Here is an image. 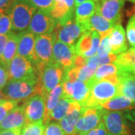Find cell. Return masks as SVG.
<instances>
[{
  "label": "cell",
  "instance_id": "484cf974",
  "mask_svg": "<svg viewBox=\"0 0 135 135\" xmlns=\"http://www.w3.org/2000/svg\"><path fill=\"white\" fill-rule=\"evenodd\" d=\"M62 93L63 86L62 82L45 97V118L44 120V123L45 126L51 112L58 104L59 101L62 96Z\"/></svg>",
  "mask_w": 135,
  "mask_h": 135
},
{
  "label": "cell",
  "instance_id": "f35d334b",
  "mask_svg": "<svg viewBox=\"0 0 135 135\" xmlns=\"http://www.w3.org/2000/svg\"><path fill=\"white\" fill-rule=\"evenodd\" d=\"M9 77L7 66L0 62V89H3L8 83Z\"/></svg>",
  "mask_w": 135,
  "mask_h": 135
},
{
  "label": "cell",
  "instance_id": "7c38bea8",
  "mask_svg": "<svg viewBox=\"0 0 135 135\" xmlns=\"http://www.w3.org/2000/svg\"><path fill=\"white\" fill-rule=\"evenodd\" d=\"M26 122H44L45 118V98L41 95H33L23 104Z\"/></svg>",
  "mask_w": 135,
  "mask_h": 135
},
{
  "label": "cell",
  "instance_id": "b9f144b4",
  "mask_svg": "<svg viewBox=\"0 0 135 135\" xmlns=\"http://www.w3.org/2000/svg\"><path fill=\"white\" fill-rule=\"evenodd\" d=\"M14 1L15 0H0V11H2L6 14V11L12 5Z\"/></svg>",
  "mask_w": 135,
  "mask_h": 135
},
{
  "label": "cell",
  "instance_id": "e575fe53",
  "mask_svg": "<svg viewBox=\"0 0 135 135\" xmlns=\"http://www.w3.org/2000/svg\"><path fill=\"white\" fill-rule=\"evenodd\" d=\"M116 58H117V56L113 53H110V55H108L105 57H99L97 55H95L90 58L87 59V62L95 63L98 66H100L103 65L114 63L116 62Z\"/></svg>",
  "mask_w": 135,
  "mask_h": 135
},
{
  "label": "cell",
  "instance_id": "9a60e30c",
  "mask_svg": "<svg viewBox=\"0 0 135 135\" xmlns=\"http://www.w3.org/2000/svg\"><path fill=\"white\" fill-rule=\"evenodd\" d=\"M77 55L74 47H71L56 39L53 48V62L62 65L65 70L72 66L74 56Z\"/></svg>",
  "mask_w": 135,
  "mask_h": 135
},
{
  "label": "cell",
  "instance_id": "d6a6232c",
  "mask_svg": "<svg viewBox=\"0 0 135 135\" xmlns=\"http://www.w3.org/2000/svg\"><path fill=\"white\" fill-rule=\"evenodd\" d=\"M17 101L5 98L0 104V123L4 120L7 115L17 106Z\"/></svg>",
  "mask_w": 135,
  "mask_h": 135
},
{
  "label": "cell",
  "instance_id": "bcb514c9",
  "mask_svg": "<svg viewBox=\"0 0 135 135\" xmlns=\"http://www.w3.org/2000/svg\"><path fill=\"white\" fill-rule=\"evenodd\" d=\"M5 98V96H4V95H3V93H2V92L1 89H0V104L2 103V101H3Z\"/></svg>",
  "mask_w": 135,
  "mask_h": 135
},
{
  "label": "cell",
  "instance_id": "2e32d148",
  "mask_svg": "<svg viewBox=\"0 0 135 135\" xmlns=\"http://www.w3.org/2000/svg\"><path fill=\"white\" fill-rule=\"evenodd\" d=\"M17 53L20 56L29 60L33 65L35 62V35L28 30L21 32L17 34Z\"/></svg>",
  "mask_w": 135,
  "mask_h": 135
},
{
  "label": "cell",
  "instance_id": "f1b7e54d",
  "mask_svg": "<svg viewBox=\"0 0 135 135\" xmlns=\"http://www.w3.org/2000/svg\"><path fill=\"white\" fill-rule=\"evenodd\" d=\"M89 90L90 89L86 83L77 80L73 83V90L71 99L81 104L86 100L89 95Z\"/></svg>",
  "mask_w": 135,
  "mask_h": 135
},
{
  "label": "cell",
  "instance_id": "7dc6e473",
  "mask_svg": "<svg viewBox=\"0 0 135 135\" xmlns=\"http://www.w3.org/2000/svg\"><path fill=\"white\" fill-rule=\"evenodd\" d=\"M95 3H98V2H102V1H105V0H94Z\"/></svg>",
  "mask_w": 135,
  "mask_h": 135
},
{
  "label": "cell",
  "instance_id": "7bdbcfd3",
  "mask_svg": "<svg viewBox=\"0 0 135 135\" xmlns=\"http://www.w3.org/2000/svg\"><path fill=\"white\" fill-rule=\"evenodd\" d=\"M8 39V35H0V59L2 56V53L4 52Z\"/></svg>",
  "mask_w": 135,
  "mask_h": 135
},
{
  "label": "cell",
  "instance_id": "836d02e7",
  "mask_svg": "<svg viewBox=\"0 0 135 135\" xmlns=\"http://www.w3.org/2000/svg\"><path fill=\"white\" fill-rule=\"evenodd\" d=\"M126 37L131 47L135 48V15L131 16L126 27Z\"/></svg>",
  "mask_w": 135,
  "mask_h": 135
},
{
  "label": "cell",
  "instance_id": "d590c367",
  "mask_svg": "<svg viewBox=\"0 0 135 135\" xmlns=\"http://www.w3.org/2000/svg\"><path fill=\"white\" fill-rule=\"evenodd\" d=\"M11 29L12 25L9 16L0 11V35H8Z\"/></svg>",
  "mask_w": 135,
  "mask_h": 135
},
{
  "label": "cell",
  "instance_id": "ffe728a7",
  "mask_svg": "<svg viewBox=\"0 0 135 135\" xmlns=\"http://www.w3.org/2000/svg\"><path fill=\"white\" fill-rule=\"evenodd\" d=\"M112 53L115 55H119L120 53L128 50V44L126 41V35L125 29L120 23L116 24L111 30L110 34Z\"/></svg>",
  "mask_w": 135,
  "mask_h": 135
},
{
  "label": "cell",
  "instance_id": "d4e9b609",
  "mask_svg": "<svg viewBox=\"0 0 135 135\" xmlns=\"http://www.w3.org/2000/svg\"><path fill=\"white\" fill-rule=\"evenodd\" d=\"M18 35L14 32L8 33V39L5 45L4 52L0 59V62L5 66H8L17 53Z\"/></svg>",
  "mask_w": 135,
  "mask_h": 135
},
{
  "label": "cell",
  "instance_id": "ab89813d",
  "mask_svg": "<svg viewBox=\"0 0 135 135\" xmlns=\"http://www.w3.org/2000/svg\"><path fill=\"white\" fill-rule=\"evenodd\" d=\"M107 129L105 128V126L103 122H101L99 125L93 128L92 130L88 131L87 133L85 134H81L79 135H107Z\"/></svg>",
  "mask_w": 135,
  "mask_h": 135
},
{
  "label": "cell",
  "instance_id": "ba28073f",
  "mask_svg": "<svg viewBox=\"0 0 135 135\" xmlns=\"http://www.w3.org/2000/svg\"><path fill=\"white\" fill-rule=\"evenodd\" d=\"M57 26V23L50 15V12L37 9L30 22L28 31L35 35L51 34Z\"/></svg>",
  "mask_w": 135,
  "mask_h": 135
},
{
  "label": "cell",
  "instance_id": "c3c4849f",
  "mask_svg": "<svg viewBox=\"0 0 135 135\" xmlns=\"http://www.w3.org/2000/svg\"><path fill=\"white\" fill-rule=\"evenodd\" d=\"M127 1H129L131 2H132V3H134L135 5V0H127Z\"/></svg>",
  "mask_w": 135,
  "mask_h": 135
},
{
  "label": "cell",
  "instance_id": "4316f807",
  "mask_svg": "<svg viewBox=\"0 0 135 135\" xmlns=\"http://www.w3.org/2000/svg\"><path fill=\"white\" fill-rule=\"evenodd\" d=\"M73 100L71 98H68L65 97L61 98V99L59 101L58 104L53 109V110L51 112L50 115L49 116L48 119L46 122V126L50 123L51 120L60 121L67 114L68 111L69 110V107L71 106V104L72 103Z\"/></svg>",
  "mask_w": 135,
  "mask_h": 135
},
{
  "label": "cell",
  "instance_id": "30bf717a",
  "mask_svg": "<svg viewBox=\"0 0 135 135\" xmlns=\"http://www.w3.org/2000/svg\"><path fill=\"white\" fill-rule=\"evenodd\" d=\"M102 122L113 135H132L125 116L121 111L104 110Z\"/></svg>",
  "mask_w": 135,
  "mask_h": 135
},
{
  "label": "cell",
  "instance_id": "603a6c76",
  "mask_svg": "<svg viewBox=\"0 0 135 135\" xmlns=\"http://www.w3.org/2000/svg\"><path fill=\"white\" fill-rule=\"evenodd\" d=\"M105 110L121 111L135 108V104L123 95H117L100 105Z\"/></svg>",
  "mask_w": 135,
  "mask_h": 135
},
{
  "label": "cell",
  "instance_id": "cb8c5ba5",
  "mask_svg": "<svg viewBox=\"0 0 135 135\" xmlns=\"http://www.w3.org/2000/svg\"><path fill=\"white\" fill-rule=\"evenodd\" d=\"M114 64L119 71L134 73L135 67L134 47H131L126 52L118 55Z\"/></svg>",
  "mask_w": 135,
  "mask_h": 135
},
{
  "label": "cell",
  "instance_id": "9c48e42d",
  "mask_svg": "<svg viewBox=\"0 0 135 135\" xmlns=\"http://www.w3.org/2000/svg\"><path fill=\"white\" fill-rule=\"evenodd\" d=\"M9 80H20L37 76L35 68L26 59L17 54L7 66Z\"/></svg>",
  "mask_w": 135,
  "mask_h": 135
},
{
  "label": "cell",
  "instance_id": "277c9868",
  "mask_svg": "<svg viewBox=\"0 0 135 135\" xmlns=\"http://www.w3.org/2000/svg\"><path fill=\"white\" fill-rule=\"evenodd\" d=\"M56 39V32L38 35L35 38V62L33 66L37 74L46 65L53 62V48Z\"/></svg>",
  "mask_w": 135,
  "mask_h": 135
},
{
  "label": "cell",
  "instance_id": "1f68e13d",
  "mask_svg": "<svg viewBox=\"0 0 135 135\" xmlns=\"http://www.w3.org/2000/svg\"><path fill=\"white\" fill-rule=\"evenodd\" d=\"M112 53V46H111L110 35L101 38L99 47L97 51L96 55L99 57H105Z\"/></svg>",
  "mask_w": 135,
  "mask_h": 135
},
{
  "label": "cell",
  "instance_id": "ac0fdd59",
  "mask_svg": "<svg viewBox=\"0 0 135 135\" xmlns=\"http://www.w3.org/2000/svg\"><path fill=\"white\" fill-rule=\"evenodd\" d=\"M83 107L76 101H72L67 114L59 122V124L67 135H75L74 131L77 122L81 116Z\"/></svg>",
  "mask_w": 135,
  "mask_h": 135
},
{
  "label": "cell",
  "instance_id": "681fc988",
  "mask_svg": "<svg viewBox=\"0 0 135 135\" xmlns=\"http://www.w3.org/2000/svg\"><path fill=\"white\" fill-rule=\"evenodd\" d=\"M107 135H113V134H110V133H109V132H107Z\"/></svg>",
  "mask_w": 135,
  "mask_h": 135
},
{
  "label": "cell",
  "instance_id": "4fadbf2b",
  "mask_svg": "<svg viewBox=\"0 0 135 135\" xmlns=\"http://www.w3.org/2000/svg\"><path fill=\"white\" fill-rule=\"evenodd\" d=\"M125 0H105L96 3V12L114 24L120 23Z\"/></svg>",
  "mask_w": 135,
  "mask_h": 135
},
{
  "label": "cell",
  "instance_id": "3957f363",
  "mask_svg": "<svg viewBox=\"0 0 135 135\" xmlns=\"http://www.w3.org/2000/svg\"><path fill=\"white\" fill-rule=\"evenodd\" d=\"M89 95L83 102V107H100L101 104L119 95V85L114 84L107 79L94 83L89 86Z\"/></svg>",
  "mask_w": 135,
  "mask_h": 135
},
{
  "label": "cell",
  "instance_id": "5bb4252c",
  "mask_svg": "<svg viewBox=\"0 0 135 135\" xmlns=\"http://www.w3.org/2000/svg\"><path fill=\"white\" fill-rule=\"evenodd\" d=\"M74 0H53L50 15L57 25H62L74 18Z\"/></svg>",
  "mask_w": 135,
  "mask_h": 135
},
{
  "label": "cell",
  "instance_id": "e0dca14e",
  "mask_svg": "<svg viewBox=\"0 0 135 135\" xmlns=\"http://www.w3.org/2000/svg\"><path fill=\"white\" fill-rule=\"evenodd\" d=\"M26 123L23 105L17 106L0 123V131L21 129Z\"/></svg>",
  "mask_w": 135,
  "mask_h": 135
},
{
  "label": "cell",
  "instance_id": "7402d4cb",
  "mask_svg": "<svg viewBox=\"0 0 135 135\" xmlns=\"http://www.w3.org/2000/svg\"><path fill=\"white\" fill-rule=\"evenodd\" d=\"M95 13L96 3L94 0H87L75 7L74 19L77 23H80L85 26L87 22Z\"/></svg>",
  "mask_w": 135,
  "mask_h": 135
},
{
  "label": "cell",
  "instance_id": "f546056e",
  "mask_svg": "<svg viewBox=\"0 0 135 135\" xmlns=\"http://www.w3.org/2000/svg\"><path fill=\"white\" fill-rule=\"evenodd\" d=\"M45 127L44 122H28L21 128L20 135H44Z\"/></svg>",
  "mask_w": 135,
  "mask_h": 135
},
{
  "label": "cell",
  "instance_id": "d6986e66",
  "mask_svg": "<svg viewBox=\"0 0 135 135\" xmlns=\"http://www.w3.org/2000/svg\"><path fill=\"white\" fill-rule=\"evenodd\" d=\"M116 74L119 78V95L135 104V74L118 70Z\"/></svg>",
  "mask_w": 135,
  "mask_h": 135
},
{
  "label": "cell",
  "instance_id": "ee69618b",
  "mask_svg": "<svg viewBox=\"0 0 135 135\" xmlns=\"http://www.w3.org/2000/svg\"><path fill=\"white\" fill-rule=\"evenodd\" d=\"M21 129L0 131V135H20Z\"/></svg>",
  "mask_w": 135,
  "mask_h": 135
},
{
  "label": "cell",
  "instance_id": "7a4b0ae2",
  "mask_svg": "<svg viewBox=\"0 0 135 135\" xmlns=\"http://www.w3.org/2000/svg\"><path fill=\"white\" fill-rule=\"evenodd\" d=\"M36 11L29 0H15L6 11L11 21L12 30L19 32L26 31Z\"/></svg>",
  "mask_w": 135,
  "mask_h": 135
},
{
  "label": "cell",
  "instance_id": "44dd1931",
  "mask_svg": "<svg viewBox=\"0 0 135 135\" xmlns=\"http://www.w3.org/2000/svg\"><path fill=\"white\" fill-rule=\"evenodd\" d=\"M114 26V23L108 21L97 12L85 25L87 31H95L100 35L101 38L109 35Z\"/></svg>",
  "mask_w": 135,
  "mask_h": 135
},
{
  "label": "cell",
  "instance_id": "f907efd6",
  "mask_svg": "<svg viewBox=\"0 0 135 135\" xmlns=\"http://www.w3.org/2000/svg\"><path fill=\"white\" fill-rule=\"evenodd\" d=\"M134 73L135 74V67H134Z\"/></svg>",
  "mask_w": 135,
  "mask_h": 135
},
{
  "label": "cell",
  "instance_id": "83f0119b",
  "mask_svg": "<svg viewBox=\"0 0 135 135\" xmlns=\"http://www.w3.org/2000/svg\"><path fill=\"white\" fill-rule=\"evenodd\" d=\"M117 71H118V68L114 63L100 65L97 68L93 77L87 81L86 84L88 85V86L89 87L94 83L103 80V79H105V78L110 77L111 75L116 74Z\"/></svg>",
  "mask_w": 135,
  "mask_h": 135
},
{
  "label": "cell",
  "instance_id": "74e56055",
  "mask_svg": "<svg viewBox=\"0 0 135 135\" xmlns=\"http://www.w3.org/2000/svg\"><path fill=\"white\" fill-rule=\"evenodd\" d=\"M32 4L39 10L50 12L53 5V0H29Z\"/></svg>",
  "mask_w": 135,
  "mask_h": 135
},
{
  "label": "cell",
  "instance_id": "8992f818",
  "mask_svg": "<svg viewBox=\"0 0 135 135\" xmlns=\"http://www.w3.org/2000/svg\"><path fill=\"white\" fill-rule=\"evenodd\" d=\"M54 32L56 35V39L74 47L79 39L87 30L83 25L77 23L74 18L63 24L57 25Z\"/></svg>",
  "mask_w": 135,
  "mask_h": 135
},
{
  "label": "cell",
  "instance_id": "8fae6325",
  "mask_svg": "<svg viewBox=\"0 0 135 135\" xmlns=\"http://www.w3.org/2000/svg\"><path fill=\"white\" fill-rule=\"evenodd\" d=\"M101 41V36L95 31H87L76 44L74 50L77 55L90 58L96 55Z\"/></svg>",
  "mask_w": 135,
  "mask_h": 135
},
{
  "label": "cell",
  "instance_id": "4dcf8cb0",
  "mask_svg": "<svg viewBox=\"0 0 135 135\" xmlns=\"http://www.w3.org/2000/svg\"><path fill=\"white\" fill-rule=\"evenodd\" d=\"M98 67V66L95 63L87 62L86 65L79 68L77 80L86 83L93 77Z\"/></svg>",
  "mask_w": 135,
  "mask_h": 135
},
{
  "label": "cell",
  "instance_id": "f6af8a7d",
  "mask_svg": "<svg viewBox=\"0 0 135 135\" xmlns=\"http://www.w3.org/2000/svg\"><path fill=\"white\" fill-rule=\"evenodd\" d=\"M87 0H74V3H75V7L77 6L78 5H80V4H81L83 2H86Z\"/></svg>",
  "mask_w": 135,
  "mask_h": 135
},
{
  "label": "cell",
  "instance_id": "8d00e7d4",
  "mask_svg": "<svg viewBox=\"0 0 135 135\" xmlns=\"http://www.w3.org/2000/svg\"><path fill=\"white\" fill-rule=\"evenodd\" d=\"M44 135H67L64 131L60 124L56 122L48 123L46 127Z\"/></svg>",
  "mask_w": 135,
  "mask_h": 135
},
{
  "label": "cell",
  "instance_id": "52a82bcc",
  "mask_svg": "<svg viewBox=\"0 0 135 135\" xmlns=\"http://www.w3.org/2000/svg\"><path fill=\"white\" fill-rule=\"evenodd\" d=\"M104 110L100 107H83L81 116L75 127L74 134H85L97 127L102 122Z\"/></svg>",
  "mask_w": 135,
  "mask_h": 135
},
{
  "label": "cell",
  "instance_id": "6da1fadb",
  "mask_svg": "<svg viewBox=\"0 0 135 135\" xmlns=\"http://www.w3.org/2000/svg\"><path fill=\"white\" fill-rule=\"evenodd\" d=\"M2 93L5 98L19 102L27 100L35 95H41V89L38 76L20 80H9Z\"/></svg>",
  "mask_w": 135,
  "mask_h": 135
},
{
  "label": "cell",
  "instance_id": "5b68a950",
  "mask_svg": "<svg viewBox=\"0 0 135 135\" xmlns=\"http://www.w3.org/2000/svg\"><path fill=\"white\" fill-rule=\"evenodd\" d=\"M66 70L58 63L52 62L39 73L38 79L41 89V95L45 98L54 88L62 82Z\"/></svg>",
  "mask_w": 135,
  "mask_h": 135
},
{
  "label": "cell",
  "instance_id": "60d3db41",
  "mask_svg": "<svg viewBox=\"0 0 135 135\" xmlns=\"http://www.w3.org/2000/svg\"><path fill=\"white\" fill-rule=\"evenodd\" d=\"M87 64V58L81 55H76L74 59L72 67L81 68Z\"/></svg>",
  "mask_w": 135,
  "mask_h": 135
}]
</instances>
